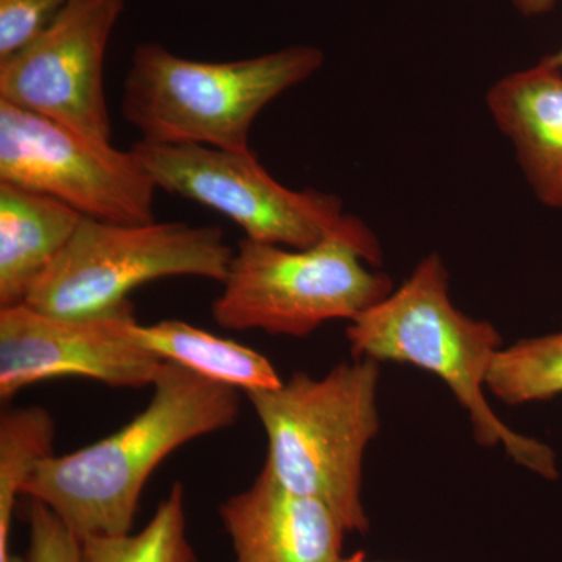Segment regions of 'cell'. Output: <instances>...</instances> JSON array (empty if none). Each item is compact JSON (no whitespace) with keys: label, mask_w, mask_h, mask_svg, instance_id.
Instances as JSON below:
<instances>
[{"label":"cell","mask_w":562,"mask_h":562,"mask_svg":"<svg viewBox=\"0 0 562 562\" xmlns=\"http://www.w3.org/2000/svg\"><path fill=\"white\" fill-rule=\"evenodd\" d=\"M151 390L149 405L121 430L41 460L21 495L44 503L80 541L132 532L155 469L184 443L232 427L241 412L238 390L169 361Z\"/></svg>","instance_id":"cell-1"},{"label":"cell","mask_w":562,"mask_h":562,"mask_svg":"<svg viewBox=\"0 0 562 562\" xmlns=\"http://www.w3.org/2000/svg\"><path fill=\"white\" fill-rule=\"evenodd\" d=\"M346 336L353 358L412 364L439 376L468 413L480 446L502 447L542 479L560 475L553 450L514 431L487 402L484 390L503 338L491 322L453 305L449 271L438 254L425 257L401 286L350 321Z\"/></svg>","instance_id":"cell-2"},{"label":"cell","mask_w":562,"mask_h":562,"mask_svg":"<svg viewBox=\"0 0 562 562\" xmlns=\"http://www.w3.org/2000/svg\"><path fill=\"white\" fill-rule=\"evenodd\" d=\"M379 380L380 362L353 358L321 379L297 372L247 394L268 436L266 468L288 490L325 503L347 532L371 527L362 461L380 430Z\"/></svg>","instance_id":"cell-3"},{"label":"cell","mask_w":562,"mask_h":562,"mask_svg":"<svg viewBox=\"0 0 562 562\" xmlns=\"http://www.w3.org/2000/svg\"><path fill=\"white\" fill-rule=\"evenodd\" d=\"M314 46H290L235 61L188 60L158 43L133 50L122 114L150 144L249 151L251 125L269 103L324 65Z\"/></svg>","instance_id":"cell-4"},{"label":"cell","mask_w":562,"mask_h":562,"mask_svg":"<svg viewBox=\"0 0 562 562\" xmlns=\"http://www.w3.org/2000/svg\"><path fill=\"white\" fill-rule=\"evenodd\" d=\"M375 235L331 236L308 249L239 239L211 314L222 328L306 338L325 322L353 321L394 288Z\"/></svg>","instance_id":"cell-5"},{"label":"cell","mask_w":562,"mask_h":562,"mask_svg":"<svg viewBox=\"0 0 562 562\" xmlns=\"http://www.w3.org/2000/svg\"><path fill=\"white\" fill-rule=\"evenodd\" d=\"M233 254L224 231L213 225L83 217L25 303L55 316H99L127 305L128 294L150 281L199 277L224 283Z\"/></svg>","instance_id":"cell-6"},{"label":"cell","mask_w":562,"mask_h":562,"mask_svg":"<svg viewBox=\"0 0 562 562\" xmlns=\"http://www.w3.org/2000/svg\"><path fill=\"white\" fill-rule=\"evenodd\" d=\"M132 150L158 190L224 214L251 241L308 249L331 236L373 235L364 222L344 211L338 195L284 187L251 150L140 139Z\"/></svg>","instance_id":"cell-7"},{"label":"cell","mask_w":562,"mask_h":562,"mask_svg":"<svg viewBox=\"0 0 562 562\" xmlns=\"http://www.w3.org/2000/svg\"><path fill=\"white\" fill-rule=\"evenodd\" d=\"M0 181L40 192L85 217L114 224L155 221L158 188L135 151L0 101Z\"/></svg>","instance_id":"cell-8"},{"label":"cell","mask_w":562,"mask_h":562,"mask_svg":"<svg viewBox=\"0 0 562 562\" xmlns=\"http://www.w3.org/2000/svg\"><path fill=\"white\" fill-rule=\"evenodd\" d=\"M124 10L125 0H70L46 31L0 61V101L111 143L103 76Z\"/></svg>","instance_id":"cell-9"},{"label":"cell","mask_w":562,"mask_h":562,"mask_svg":"<svg viewBox=\"0 0 562 562\" xmlns=\"http://www.w3.org/2000/svg\"><path fill=\"white\" fill-rule=\"evenodd\" d=\"M132 302L114 312L65 317L27 303L0 308V398L55 379H88L122 390L151 387L162 360L132 335Z\"/></svg>","instance_id":"cell-10"},{"label":"cell","mask_w":562,"mask_h":562,"mask_svg":"<svg viewBox=\"0 0 562 562\" xmlns=\"http://www.w3.org/2000/svg\"><path fill=\"white\" fill-rule=\"evenodd\" d=\"M236 562H338L347 530L325 503L288 490L262 468L220 508Z\"/></svg>","instance_id":"cell-11"},{"label":"cell","mask_w":562,"mask_h":562,"mask_svg":"<svg viewBox=\"0 0 562 562\" xmlns=\"http://www.w3.org/2000/svg\"><path fill=\"white\" fill-rule=\"evenodd\" d=\"M486 105L536 199L562 210V70L549 55L492 85Z\"/></svg>","instance_id":"cell-12"},{"label":"cell","mask_w":562,"mask_h":562,"mask_svg":"<svg viewBox=\"0 0 562 562\" xmlns=\"http://www.w3.org/2000/svg\"><path fill=\"white\" fill-rule=\"evenodd\" d=\"M83 217L57 199L0 181V308L27 301Z\"/></svg>","instance_id":"cell-13"},{"label":"cell","mask_w":562,"mask_h":562,"mask_svg":"<svg viewBox=\"0 0 562 562\" xmlns=\"http://www.w3.org/2000/svg\"><path fill=\"white\" fill-rule=\"evenodd\" d=\"M132 335L140 347L160 360L246 394L276 390L284 382L260 351L201 330L184 321L169 319L150 325L136 321Z\"/></svg>","instance_id":"cell-14"},{"label":"cell","mask_w":562,"mask_h":562,"mask_svg":"<svg viewBox=\"0 0 562 562\" xmlns=\"http://www.w3.org/2000/svg\"><path fill=\"white\" fill-rule=\"evenodd\" d=\"M81 562H199L188 539L183 484H173L143 530L83 539Z\"/></svg>","instance_id":"cell-15"},{"label":"cell","mask_w":562,"mask_h":562,"mask_svg":"<svg viewBox=\"0 0 562 562\" xmlns=\"http://www.w3.org/2000/svg\"><path fill=\"white\" fill-rule=\"evenodd\" d=\"M487 391L506 405L549 402L562 395V331L520 339L502 349Z\"/></svg>","instance_id":"cell-16"},{"label":"cell","mask_w":562,"mask_h":562,"mask_svg":"<svg viewBox=\"0 0 562 562\" xmlns=\"http://www.w3.org/2000/svg\"><path fill=\"white\" fill-rule=\"evenodd\" d=\"M24 562H81V541L44 503L29 498Z\"/></svg>","instance_id":"cell-17"},{"label":"cell","mask_w":562,"mask_h":562,"mask_svg":"<svg viewBox=\"0 0 562 562\" xmlns=\"http://www.w3.org/2000/svg\"><path fill=\"white\" fill-rule=\"evenodd\" d=\"M70 0H0V61L46 31Z\"/></svg>","instance_id":"cell-18"},{"label":"cell","mask_w":562,"mask_h":562,"mask_svg":"<svg viewBox=\"0 0 562 562\" xmlns=\"http://www.w3.org/2000/svg\"><path fill=\"white\" fill-rule=\"evenodd\" d=\"M513 5L524 16H541L549 13L557 5L558 0H512Z\"/></svg>","instance_id":"cell-19"},{"label":"cell","mask_w":562,"mask_h":562,"mask_svg":"<svg viewBox=\"0 0 562 562\" xmlns=\"http://www.w3.org/2000/svg\"><path fill=\"white\" fill-rule=\"evenodd\" d=\"M338 562H371L366 560L364 553L358 552L351 554V557H342Z\"/></svg>","instance_id":"cell-20"},{"label":"cell","mask_w":562,"mask_h":562,"mask_svg":"<svg viewBox=\"0 0 562 562\" xmlns=\"http://www.w3.org/2000/svg\"><path fill=\"white\" fill-rule=\"evenodd\" d=\"M550 60H552L553 65H557L558 68L562 70V46L561 49L554 52V54L549 55Z\"/></svg>","instance_id":"cell-21"}]
</instances>
